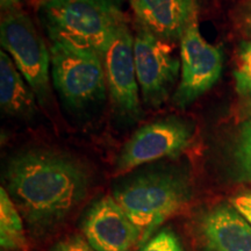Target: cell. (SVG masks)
<instances>
[{
  "instance_id": "cell-10",
  "label": "cell",
  "mask_w": 251,
  "mask_h": 251,
  "mask_svg": "<svg viewBox=\"0 0 251 251\" xmlns=\"http://www.w3.org/2000/svg\"><path fill=\"white\" fill-rule=\"evenodd\" d=\"M81 231L96 251H133L141 246V234L113 196H105L89 207Z\"/></svg>"
},
{
  "instance_id": "cell-7",
  "label": "cell",
  "mask_w": 251,
  "mask_h": 251,
  "mask_svg": "<svg viewBox=\"0 0 251 251\" xmlns=\"http://www.w3.org/2000/svg\"><path fill=\"white\" fill-rule=\"evenodd\" d=\"M181 78L172 99L184 108L207 92L221 76L224 57L219 48L205 40L194 19L180 39Z\"/></svg>"
},
{
  "instance_id": "cell-22",
  "label": "cell",
  "mask_w": 251,
  "mask_h": 251,
  "mask_svg": "<svg viewBox=\"0 0 251 251\" xmlns=\"http://www.w3.org/2000/svg\"><path fill=\"white\" fill-rule=\"evenodd\" d=\"M33 1L35 2L37 7H40L41 5H43V4H45V2H48V1H50V0H33Z\"/></svg>"
},
{
  "instance_id": "cell-5",
  "label": "cell",
  "mask_w": 251,
  "mask_h": 251,
  "mask_svg": "<svg viewBox=\"0 0 251 251\" xmlns=\"http://www.w3.org/2000/svg\"><path fill=\"white\" fill-rule=\"evenodd\" d=\"M0 40L40 105L49 103L50 51L29 15L21 9L5 13L0 25Z\"/></svg>"
},
{
  "instance_id": "cell-15",
  "label": "cell",
  "mask_w": 251,
  "mask_h": 251,
  "mask_svg": "<svg viewBox=\"0 0 251 251\" xmlns=\"http://www.w3.org/2000/svg\"><path fill=\"white\" fill-rule=\"evenodd\" d=\"M234 77L237 94L251 107V41L238 47Z\"/></svg>"
},
{
  "instance_id": "cell-12",
  "label": "cell",
  "mask_w": 251,
  "mask_h": 251,
  "mask_svg": "<svg viewBox=\"0 0 251 251\" xmlns=\"http://www.w3.org/2000/svg\"><path fill=\"white\" fill-rule=\"evenodd\" d=\"M129 4L140 27L165 41L180 40L198 18L197 0H129Z\"/></svg>"
},
{
  "instance_id": "cell-17",
  "label": "cell",
  "mask_w": 251,
  "mask_h": 251,
  "mask_svg": "<svg viewBox=\"0 0 251 251\" xmlns=\"http://www.w3.org/2000/svg\"><path fill=\"white\" fill-rule=\"evenodd\" d=\"M137 251H185L178 235L170 228L156 233Z\"/></svg>"
},
{
  "instance_id": "cell-14",
  "label": "cell",
  "mask_w": 251,
  "mask_h": 251,
  "mask_svg": "<svg viewBox=\"0 0 251 251\" xmlns=\"http://www.w3.org/2000/svg\"><path fill=\"white\" fill-rule=\"evenodd\" d=\"M0 246L4 251H27L21 214L6 188H0Z\"/></svg>"
},
{
  "instance_id": "cell-9",
  "label": "cell",
  "mask_w": 251,
  "mask_h": 251,
  "mask_svg": "<svg viewBox=\"0 0 251 251\" xmlns=\"http://www.w3.org/2000/svg\"><path fill=\"white\" fill-rule=\"evenodd\" d=\"M113 109L126 122L142 115L134 58V37L126 24L117 31L102 57Z\"/></svg>"
},
{
  "instance_id": "cell-18",
  "label": "cell",
  "mask_w": 251,
  "mask_h": 251,
  "mask_svg": "<svg viewBox=\"0 0 251 251\" xmlns=\"http://www.w3.org/2000/svg\"><path fill=\"white\" fill-rule=\"evenodd\" d=\"M49 251H96L90 246L85 237L80 235H70L56 242Z\"/></svg>"
},
{
  "instance_id": "cell-4",
  "label": "cell",
  "mask_w": 251,
  "mask_h": 251,
  "mask_svg": "<svg viewBox=\"0 0 251 251\" xmlns=\"http://www.w3.org/2000/svg\"><path fill=\"white\" fill-rule=\"evenodd\" d=\"M49 51L52 84L69 107L81 111L105 99L107 83L101 56L64 42H52Z\"/></svg>"
},
{
  "instance_id": "cell-20",
  "label": "cell",
  "mask_w": 251,
  "mask_h": 251,
  "mask_svg": "<svg viewBox=\"0 0 251 251\" xmlns=\"http://www.w3.org/2000/svg\"><path fill=\"white\" fill-rule=\"evenodd\" d=\"M24 0H0V6L1 9L7 13V12L17 11L20 7V5L23 4Z\"/></svg>"
},
{
  "instance_id": "cell-21",
  "label": "cell",
  "mask_w": 251,
  "mask_h": 251,
  "mask_svg": "<svg viewBox=\"0 0 251 251\" xmlns=\"http://www.w3.org/2000/svg\"><path fill=\"white\" fill-rule=\"evenodd\" d=\"M241 17H242L244 26L248 28V30L251 31V0L246 2L243 6L242 12H241Z\"/></svg>"
},
{
  "instance_id": "cell-2",
  "label": "cell",
  "mask_w": 251,
  "mask_h": 251,
  "mask_svg": "<svg viewBox=\"0 0 251 251\" xmlns=\"http://www.w3.org/2000/svg\"><path fill=\"white\" fill-rule=\"evenodd\" d=\"M39 13L51 42L92 50L101 57L127 24L120 0H50Z\"/></svg>"
},
{
  "instance_id": "cell-11",
  "label": "cell",
  "mask_w": 251,
  "mask_h": 251,
  "mask_svg": "<svg viewBox=\"0 0 251 251\" xmlns=\"http://www.w3.org/2000/svg\"><path fill=\"white\" fill-rule=\"evenodd\" d=\"M194 230L199 251H251V225L231 203L203 213Z\"/></svg>"
},
{
  "instance_id": "cell-8",
  "label": "cell",
  "mask_w": 251,
  "mask_h": 251,
  "mask_svg": "<svg viewBox=\"0 0 251 251\" xmlns=\"http://www.w3.org/2000/svg\"><path fill=\"white\" fill-rule=\"evenodd\" d=\"M134 58L144 102L159 106L170 96L179 76V61L172 55L171 46L165 40L142 27L134 37Z\"/></svg>"
},
{
  "instance_id": "cell-16",
  "label": "cell",
  "mask_w": 251,
  "mask_h": 251,
  "mask_svg": "<svg viewBox=\"0 0 251 251\" xmlns=\"http://www.w3.org/2000/svg\"><path fill=\"white\" fill-rule=\"evenodd\" d=\"M234 161L237 174L251 181V119L242 126L234 147Z\"/></svg>"
},
{
  "instance_id": "cell-6",
  "label": "cell",
  "mask_w": 251,
  "mask_h": 251,
  "mask_svg": "<svg viewBox=\"0 0 251 251\" xmlns=\"http://www.w3.org/2000/svg\"><path fill=\"white\" fill-rule=\"evenodd\" d=\"M192 134L190 122L177 117L146 125L121 149L115 161V172L124 175L142 164L178 156L188 147Z\"/></svg>"
},
{
  "instance_id": "cell-19",
  "label": "cell",
  "mask_w": 251,
  "mask_h": 251,
  "mask_svg": "<svg viewBox=\"0 0 251 251\" xmlns=\"http://www.w3.org/2000/svg\"><path fill=\"white\" fill-rule=\"evenodd\" d=\"M230 202L251 225V193L238 194Z\"/></svg>"
},
{
  "instance_id": "cell-3",
  "label": "cell",
  "mask_w": 251,
  "mask_h": 251,
  "mask_svg": "<svg viewBox=\"0 0 251 251\" xmlns=\"http://www.w3.org/2000/svg\"><path fill=\"white\" fill-rule=\"evenodd\" d=\"M113 198L139 229L141 248L188 202L191 184L183 171L163 169L129 178L114 188Z\"/></svg>"
},
{
  "instance_id": "cell-13",
  "label": "cell",
  "mask_w": 251,
  "mask_h": 251,
  "mask_svg": "<svg viewBox=\"0 0 251 251\" xmlns=\"http://www.w3.org/2000/svg\"><path fill=\"white\" fill-rule=\"evenodd\" d=\"M36 96L5 51L0 54V103L6 114L31 119L36 114Z\"/></svg>"
},
{
  "instance_id": "cell-1",
  "label": "cell",
  "mask_w": 251,
  "mask_h": 251,
  "mask_svg": "<svg viewBox=\"0 0 251 251\" xmlns=\"http://www.w3.org/2000/svg\"><path fill=\"white\" fill-rule=\"evenodd\" d=\"M6 191L26 220L31 234L45 236L57 228L85 199L86 168L56 150H25L8 162Z\"/></svg>"
}]
</instances>
